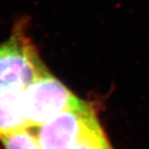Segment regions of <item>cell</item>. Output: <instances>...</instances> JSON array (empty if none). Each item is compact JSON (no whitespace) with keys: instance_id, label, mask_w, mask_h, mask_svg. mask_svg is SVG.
I'll return each mask as SVG.
<instances>
[{"instance_id":"4","label":"cell","mask_w":149,"mask_h":149,"mask_svg":"<svg viewBox=\"0 0 149 149\" xmlns=\"http://www.w3.org/2000/svg\"><path fill=\"white\" fill-rule=\"evenodd\" d=\"M24 90L22 87L0 90V136L29 127L24 111Z\"/></svg>"},{"instance_id":"6","label":"cell","mask_w":149,"mask_h":149,"mask_svg":"<svg viewBox=\"0 0 149 149\" xmlns=\"http://www.w3.org/2000/svg\"><path fill=\"white\" fill-rule=\"evenodd\" d=\"M74 149H114L103 130L87 138Z\"/></svg>"},{"instance_id":"1","label":"cell","mask_w":149,"mask_h":149,"mask_svg":"<svg viewBox=\"0 0 149 149\" xmlns=\"http://www.w3.org/2000/svg\"><path fill=\"white\" fill-rule=\"evenodd\" d=\"M27 27L25 20L18 21L7 40L0 43V90L25 88L49 73Z\"/></svg>"},{"instance_id":"2","label":"cell","mask_w":149,"mask_h":149,"mask_svg":"<svg viewBox=\"0 0 149 149\" xmlns=\"http://www.w3.org/2000/svg\"><path fill=\"white\" fill-rule=\"evenodd\" d=\"M102 130L93 109L86 103L61 111L39 126L36 137L42 149H74Z\"/></svg>"},{"instance_id":"3","label":"cell","mask_w":149,"mask_h":149,"mask_svg":"<svg viewBox=\"0 0 149 149\" xmlns=\"http://www.w3.org/2000/svg\"><path fill=\"white\" fill-rule=\"evenodd\" d=\"M86 103L49 72L24 90V111L29 127H38L61 111Z\"/></svg>"},{"instance_id":"5","label":"cell","mask_w":149,"mask_h":149,"mask_svg":"<svg viewBox=\"0 0 149 149\" xmlns=\"http://www.w3.org/2000/svg\"><path fill=\"white\" fill-rule=\"evenodd\" d=\"M0 141L6 149H42L36 137L27 129L0 136Z\"/></svg>"}]
</instances>
